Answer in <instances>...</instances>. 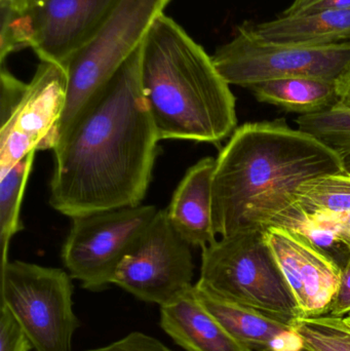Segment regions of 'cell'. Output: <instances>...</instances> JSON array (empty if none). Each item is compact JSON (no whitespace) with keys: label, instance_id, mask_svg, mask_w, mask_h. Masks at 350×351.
Segmentation results:
<instances>
[{"label":"cell","instance_id":"obj_15","mask_svg":"<svg viewBox=\"0 0 350 351\" xmlns=\"http://www.w3.org/2000/svg\"><path fill=\"white\" fill-rule=\"evenodd\" d=\"M160 326L186 351H252L234 339L201 304L195 285L160 306Z\"/></svg>","mask_w":350,"mask_h":351},{"label":"cell","instance_id":"obj_10","mask_svg":"<svg viewBox=\"0 0 350 351\" xmlns=\"http://www.w3.org/2000/svg\"><path fill=\"white\" fill-rule=\"evenodd\" d=\"M191 247L173 228L166 210H158L123 258L112 285L162 306L193 287Z\"/></svg>","mask_w":350,"mask_h":351},{"label":"cell","instance_id":"obj_14","mask_svg":"<svg viewBox=\"0 0 350 351\" xmlns=\"http://www.w3.org/2000/svg\"><path fill=\"white\" fill-rule=\"evenodd\" d=\"M216 158H201L187 170L177 186L166 216L173 228L191 247H201L216 241L212 210V186Z\"/></svg>","mask_w":350,"mask_h":351},{"label":"cell","instance_id":"obj_25","mask_svg":"<svg viewBox=\"0 0 350 351\" xmlns=\"http://www.w3.org/2000/svg\"><path fill=\"white\" fill-rule=\"evenodd\" d=\"M86 351H173L160 340L140 332H133L125 337L95 350Z\"/></svg>","mask_w":350,"mask_h":351},{"label":"cell","instance_id":"obj_4","mask_svg":"<svg viewBox=\"0 0 350 351\" xmlns=\"http://www.w3.org/2000/svg\"><path fill=\"white\" fill-rule=\"evenodd\" d=\"M201 250L199 287L284 323L302 317L265 230L221 237Z\"/></svg>","mask_w":350,"mask_h":351},{"label":"cell","instance_id":"obj_12","mask_svg":"<svg viewBox=\"0 0 350 351\" xmlns=\"http://www.w3.org/2000/svg\"><path fill=\"white\" fill-rule=\"evenodd\" d=\"M265 235L302 317L328 315L341 270L295 231L273 226L265 230Z\"/></svg>","mask_w":350,"mask_h":351},{"label":"cell","instance_id":"obj_22","mask_svg":"<svg viewBox=\"0 0 350 351\" xmlns=\"http://www.w3.org/2000/svg\"><path fill=\"white\" fill-rule=\"evenodd\" d=\"M298 129L310 134L345 158L350 156V109L335 105L314 114L300 115Z\"/></svg>","mask_w":350,"mask_h":351},{"label":"cell","instance_id":"obj_11","mask_svg":"<svg viewBox=\"0 0 350 351\" xmlns=\"http://www.w3.org/2000/svg\"><path fill=\"white\" fill-rule=\"evenodd\" d=\"M66 95L65 66L40 61L22 100L0 125V174L31 152L53 150Z\"/></svg>","mask_w":350,"mask_h":351},{"label":"cell","instance_id":"obj_26","mask_svg":"<svg viewBox=\"0 0 350 351\" xmlns=\"http://www.w3.org/2000/svg\"><path fill=\"white\" fill-rule=\"evenodd\" d=\"M350 10V0H294L284 16L314 14L325 10Z\"/></svg>","mask_w":350,"mask_h":351},{"label":"cell","instance_id":"obj_24","mask_svg":"<svg viewBox=\"0 0 350 351\" xmlns=\"http://www.w3.org/2000/svg\"><path fill=\"white\" fill-rule=\"evenodd\" d=\"M28 84L21 82L6 69L4 63L0 70V125L5 123L22 100Z\"/></svg>","mask_w":350,"mask_h":351},{"label":"cell","instance_id":"obj_17","mask_svg":"<svg viewBox=\"0 0 350 351\" xmlns=\"http://www.w3.org/2000/svg\"><path fill=\"white\" fill-rule=\"evenodd\" d=\"M259 102L300 115L332 108L338 102L336 80L296 76L255 84L250 88Z\"/></svg>","mask_w":350,"mask_h":351},{"label":"cell","instance_id":"obj_6","mask_svg":"<svg viewBox=\"0 0 350 351\" xmlns=\"http://www.w3.org/2000/svg\"><path fill=\"white\" fill-rule=\"evenodd\" d=\"M121 0H40L22 12H1L0 62L31 49L65 66L104 25Z\"/></svg>","mask_w":350,"mask_h":351},{"label":"cell","instance_id":"obj_23","mask_svg":"<svg viewBox=\"0 0 350 351\" xmlns=\"http://www.w3.org/2000/svg\"><path fill=\"white\" fill-rule=\"evenodd\" d=\"M33 346L8 306L0 307V351H30Z\"/></svg>","mask_w":350,"mask_h":351},{"label":"cell","instance_id":"obj_16","mask_svg":"<svg viewBox=\"0 0 350 351\" xmlns=\"http://www.w3.org/2000/svg\"><path fill=\"white\" fill-rule=\"evenodd\" d=\"M255 36L269 43L330 47L350 43V10H325L249 24Z\"/></svg>","mask_w":350,"mask_h":351},{"label":"cell","instance_id":"obj_33","mask_svg":"<svg viewBox=\"0 0 350 351\" xmlns=\"http://www.w3.org/2000/svg\"><path fill=\"white\" fill-rule=\"evenodd\" d=\"M299 351H312V350H308V348H302V350H300Z\"/></svg>","mask_w":350,"mask_h":351},{"label":"cell","instance_id":"obj_28","mask_svg":"<svg viewBox=\"0 0 350 351\" xmlns=\"http://www.w3.org/2000/svg\"><path fill=\"white\" fill-rule=\"evenodd\" d=\"M336 90L338 96L336 105L350 109V62L336 78Z\"/></svg>","mask_w":350,"mask_h":351},{"label":"cell","instance_id":"obj_9","mask_svg":"<svg viewBox=\"0 0 350 351\" xmlns=\"http://www.w3.org/2000/svg\"><path fill=\"white\" fill-rule=\"evenodd\" d=\"M158 210L139 204L71 218L61 251L68 274L86 290L101 291L112 285L123 258Z\"/></svg>","mask_w":350,"mask_h":351},{"label":"cell","instance_id":"obj_5","mask_svg":"<svg viewBox=\"0 0 350 351\" xmlns=\"http://www.w3.org/2000/svg\"><path fill=\"white\" fill-rule=\"evenodd\" d=\"M170 0H121L98 32L66 64L65 108L55 131V146L95 95L143 45Z\"/></svg>","mask_w":350,"mask_h":351},{"label":"cell","instance_id":"obj_2","mask_svg":"<svg viewBox=\"0 0 350 351\" xmlns=\"http://www.w3.org/2000/svg\"><path fill=\"white\" fill-rule=\"evenodd\" d=\"M334 150L283 119L238 128L216 158L213 225L221 237L266 230L306 182L345 173Z\"/></svg>","mask_w":350,"mask_h":351},{"label":"cell","instance_id":"obj_32","mask_svg":"<svg viewBox=\"0 0 350 351\" xmlns=\"http://www.w3.org/2000/svg\"><path fill=\"white\" fill-rule=\"evenodd\" d=\"M40 1V0H30V5L31 4L35 3V2Z\"/></svg>","mask_w":350,"mask_h":351},{"label":"cell","instance_id":"obj_7","mask_svg":"<svg viewBox=\"0 0 350 351\" xmlns=\"http://www.w3.org/2000/svg\"><path fill=\"white\" fill-rule=\"evenodd\" d=\"M71 276L24 261L1 264V304L12 311L37 351H71L79 321Z\"/></svg>","mask_w":350,"mask_h":351},{"label":"cell","instance_id":"obj_3","mask_svg":"<svg viewBox=\"0 0 350 351\" xmlns=\"http://www.w3.org/2000/svg\"><path fill=\"white\" fill-rule=\"evenodd\" d=\"M140 80L160 141L218 144L236 131L230 84L205 49L164 14L142 45Z\"/></svg>","mask_w":350,"mask_h":351},{"label":"cell","instance_id":"obj_19","mask_svg":"<svg viewBox=\"0 0 350 351\" xmlns=\"http://www.w3.org/2000/svg\"><path fill=\"white\" fill-rule=\"evenodd\" d=\"M36 152H31L12 169L0 174V247L1 264L8 261L12 237L22 230L21 204Z\"/></svg>","mask_w":350,"mask_h":351},{"label":"cell","instance_id":"obj_18","mask_svg":"<svg viewBox=\"0 0 350 351\" xmlns=\"http://www.w3.org/2000/svg\"><path fill=\"white\" fill-rule=\"evenodd\" d=\"M273 226L295 231L328 257L339 269L350 261V232L342 219L333 215L310 214L294 204L279 215Z\"/></svg>","mask_w":350,"mask_h":351},{"label":"cell","instance_id":"obj_1","mask_svg":"<svg viewBox=\"0 0 350 351\" xmlns=\"http://www.w3.org/2000/svg\"><path fill=\"white\" fill-rule=\"evenodd\" d=\"M141 47L95 95L53 152L49 204L64 216L142 204L160 141L140 80Z\"/></svg>","mask_w":350,"mask_h":351},{"label":"cell","instance_id":"obj_21","mask_svg":"<svg viewBox=\"0 0 350 351\" xmlns=\"http://www.w3.org/2000/svg\"><path fill=\"white\" fill-rule=\"evenodd\" d=\"M303 346L312 351H350V313L300 317L291 324Z\"/></svg>","mask_w":350,"mask_h":351},{"label":"cell","instance_id":"obj_27","mask_svg":"<svg viewBox=\"0 0 350 351\" xmlns=\"http://www.w3.org/2000/svg\"><path fill=\"white\" fill-rule=\"evenodd\" d=\"M350 313V261L341 272L338 288L331 302L328 315L343 317Z\"/></svg>","mask_w":350,"mask_h":351},{"label":"cell","instance_id":"obj_29","mask_svg":"<svg viewBox=\"0 0 350 351\" xmlns=\"http://www.w3.org/2000/svg\"><path fill=\"white\" fill-rule=\"evenodd\" d=\"M30 6V0H0V10L4 12H22Z\"/></svg>","mask_w":350,"mask_h":351},{"label":"cell","instance_id":"obj_30","mask_svg":"<svg viewBox=\"0 0 350 351\" xmlns=\"http://www.w3.org/2000/svg\"><path fill=\"white\" fill-rule=\"evenodd\" d=\"M343 165H345V173L350 174V156L343 158Z\"/></svg>","mask_w":350,"mask_h":351},{"label":"cell","instance_id":"obj_20","mask_svg":"<svg viewBox=\"0 0 350 351\" xmlns=\"http://www.w3.org/2000/svg\"><path fill=\"white\" fill-rule=\"evenodd\" d=\"M296 204L310 214L350 216V174L340 173L306 182L298 189Z\"/></svg>","mask_w":350,"mask_h":351},{"label":"cell","instance_id":"obj_8","mask_svg":"<svg viewBox=\"0 0 350 351\" xmlns=\"http://www.w3.org/2000/svg\"><path fill=\"white\" fill-rule=\"evenodd\" d=\"M212 58L230 86L250 88L268 80L296 76L336 80L350 62V43L330 47L269 43L255 36L246 23Z\"/></svg>","mask_w":350,"mask_h":351},{"label":"cell","instance_id":"obj_13","mask_svg":"<svg viewBox=\"0 0 350 351\" xmlns=\"http://www.w3.org/2000/svg\"><path fill=\"white\" fill-rule=\"evenodd\" d=\"M195 293L224 329L251 350L299 351L304 348L301 337L291 324L225 300L197 284Z\"/></svg>","mask_w":350,"mask_h":351},{"label":"cell","instance_id":"obj_31","mask_svg":"<svg viewBox=\"0 0 350 351\" xmlns=\"http://www.w3.org/2000/svg\"><path fill=\"white\" fill-rule=\"evenodd\" d=\"M340 218L342 219L343 222H345V226L347 227V229H349L350 232V216L340 217Z\"/></svg>","mask_w":350,"mask_h":351}]
</instances>
